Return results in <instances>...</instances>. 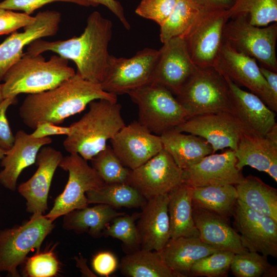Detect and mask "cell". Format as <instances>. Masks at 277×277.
Listing matches in <instances>:
<instances>
[{
	"mask_svg": "<svg viewBox=\"0 0 277 277\" xmlns=\"http://www.w3.org/2000/svg\"><path fill=\"white\" fill-rule=\"evenodd\" d=\"M100 99L117 101V95L105 91L100 83L85 80L76 72L52 89L28 94L19 114L24 124L33 129L43 122L58 125L83 111L91 102Z\"/></svg>",
	"mask_w": 277,
	"mask_h": 277,
	"instance_id": "6da1fadb",
	"label": "cell"
},
{
	"mask_svg": "<svg viewBox=\"0 0 277 277\" xmlns=\"http://www.w3.org/2000/svg\"><path fill=\"white\" fill-rule=\"evenodd\" d=\"M112 28L111 21L94 11L87 18L80 36L53 42L39 38L28 45L26 53L35 55L49 51L55 52L73 61L77 67L76 72L83 78L101 84L108 64Z\"/></svg>",
	"mask_w": 277,
	"mask_h": 277,
	"instance_id": "7a4b0ae2",
	"label": "cell"
},
{
	"mask_svg": "<svg viewBox=\"0 0 277 277\" xmlns=\"http://www.w3.org/2000/svg\"><path fill=\"white\" fill-rule=\"evenodd\" d=\"M88 106L89 110L70 125L72 131L63 142L67 152L78 154L87 161L103 150L107 141L125 125L117 101L96 100Z\"/></svg>",
	"mask_w": 277,
	"mask_h": 277,
	"instance_id": "3957f363",
	"label": "cell"
},
{
	"mask_svg": "<svg viewBox=\"0 0 277 277\" xmlns=\"http://www.w3.org/2000/svg\"><path fill=\"white\" fill-rule=\"evenodd\" d=\"M76 72L68 60L53 55L46 61L41 55L26 52L5 75L2 84L4 98L21 93L35 94L52 89L73 76Z\"/></svg>",
	"mask_w": 277,
	"mask_h": 277,
	"instance_id": "277c9868",
	"label": "cell"
},
{
	"mask_svg": "<svg viewBox=\"0 0 277 277\" xmlns=\"http://www.w3.org/2000/svg\"><path fill=\"white\" fill-rule=\"evenodd\" d=\"M127 94L137 107V121L154 134L160 136L189 118L175 95L157 83H148Z\"/></svg>",
	"mask_w": 277,
	"mask_h": 277,
	"instance_id": "5b68a950",
	"label": "cell"
},
{
	"mask_svg": "<svg viewBox=\"0 0 277 277\" xmlns=\"http://www.w3.org/2000/svg\"><path fill=\"white\" fill-rule=\"evenodd\" d=\"M189 118L212 113L233 114L224 77L214 68H199L175 96Z\"/></svg>",
	"mask_w": 277,
	"mask_h": 277,
	"instance_id": "8992f818",
	"label": "cell"
},
{
	"mask_svg": "<svg viewBox=\"0 0 277 277\" xmlns=\"http://www.w3.org/2000/svg\"><path fill=\"white\" fill-rule=\"evenodd\" d=\"M53 221L44 214H32L20 226L0 230V272L19 276L17 268L25 262L27 255L41 246L54 228Z\"/></svg>",
	"mask_w": 277,
	"mask_h": 277,
	"instance_id": "52a82bcc",
	"label": "cell"
},
{
	"mask_svg": "<svg viewBox=\"0 0 277 277\" xmlns=\"http://www.w3.org/2000/svg\"><path fill=\"white\" fill-rule=\"evenodd\" d=\"M223 41L236 50L258 60L260 65L277 72V23L258 27L244 15L229 19L223 30Z\"/></svg>",
	"mask_w": 277,
	"mask_h": 277,
	"instance_id": "ba28073f",
	"label": "cell"
},
{
	"mask_svg": "<svg viewBox=\"0 0 277 277\" xmlns=\"http://www.w3.org/2000/svg\"><path fill=\"white\" fill-rule=\"evenodd\" d=\"M229 20L227 10H201L180 37L185 41L193 63L199 68L213 67L223 42V30Z\"/></svg>",
	"mask_w": 277,
	"mask_h": 277,
	"instance_id": "9c48e42d",
	"label": "cell"
},
{
	"mask_svg": "<svg viewBox=\"0 0 277 277\" xmlns=\"http://www.w3.org/2000/svg\"><path fill=\"white\" fill-rule=\"evenodd\" d=\"M58 167L68 172L69 177L64 191L55 200L52 209L45 215L53 222L73 210L88 206L86 192L104 183L96 170L78 154L63 156Z\"/></svg>",
	"mask_w": 277,
	"mask_h": 277,
	"instance_id": "30bf717a",
	"label": "cell"
},
{
	"mask_svg": "<svg viewBox=\"0 0 277 277\" xmlns=\"http://www.w3.org/2000/svg\"><path fill=\"white\" fill-rule=\"evenodd\" d=\"M159 55V50L147 48L130 58L110 55L103 89L117 96L151 83Z\"/></svg>",
	"mask_w": 277,
	"mask_h": 277,
	"instance_id": "8fae6325",
	"label": "cell"
},
{
	"mask_svg": "<svg viewBox=\"0 0 277 277\" xmlns=\"http://www.w3.org/2000/svg\"><path fill=\"white\" fill-rule=\"evenodd\" d=\"M213 68L239 86L248 88L271 110L277 112V95L269 86L254 58L223 41Z\"/></svg>",
	"mask_w": 277,
	"mask_h": 277,
	"instance_id": "7c38bea8",
	"label": "cell"
},
{
	"mask_svg": "<svg viewBox=\"0 0 277 277\" xmlns=\"http://www.w3.org/2000/svg\"><path fill=\"white\" fill-rule=\"evenodd\" d=\"M183 183V170L164 149L142 165L131 170L128 182L147 200L168 194Z\"/></svg>",
	"mask_w": 277,
	"mask_h": 277,
	"instance_id": "4fadbf2b",
	"label": "cell"
},
{
	"mask_svg": "<svg viewBox=\"0 0 277 277\" xmlns=\"http://www.w3.org/2000/svg\"><path fill=\"white\" fill-rule=\"evenodd\" d=\"M163 44L151 82L163 86L176 96L199 67L192 61L183 37H174Z\"/></svg>",
	"mask_w": 277,
	"mask_h": 277,
	"instance_id": "5bb4252c",
	"label": "cell"
},
{
	"mask_svg": "<svg viewBox=\"0 0 277 277\" xmlns=\"http://www.w3.org/2000/svg\"><path fill=\"white\" fill-rule=\"evenodd\" d=\"M243 246L249 251L277 257V222L237 200L233 213Z\"/></svg>",
	"mask_w": 277,
	"mask_h": 277,
	"instance_id": "9a60e30c",
	"label": "cell"
},
{
	"mask_svg": "<svg viewBox=\"0 0 277 277\" xmlns=\"http://www.w3.org/2000/svg\"><path fill=\"white\" fill-rule=\"evenodd\" d=\"M174 129L203 138L210 144L213 153L226 148L235 150L244 132L235 116L226 112L192 116Z\"/></svg>",
	"mask_w": 277,
	"mask_h": 277,
	"instance_id": "2e32d148",
	"label": "cell"
},
{
	"mask_svg": "<svg viewBox=\"0 0 277 277\" xmlns=\"http://www.w3.org/2000/svg\"><path fill=\"white\" fill-rule=\"evenodd\" d=\"M110 142L116 155L130 170L142 165L163 149L160 136L137 121L125 125Z\"/></svg>",
	"mask_w": 277,
	"mask_h": 277,
	"instance_id": "e0dca14e",
	"label": "cell"
},
{
	"mask_svg": "<svg viewBox=\"0 0 277 277\" xmlns=\"http://www.w3.org/2000/svg\"><path fill=\"white\" fill-rule=\"evenodd\" d=\"M34 22L24 27L23 32H14L0 44V81L10 68L24 55L23 49L42 37L55 35L61 22V13L55 10L41 11Z\"/></svg>",
	"mask_w": 277,
	"mask_h": 277,
	"instance_id": "ac0fdd59",
	"label": "cell"
},
{
	"mask_svg": "<svg viewBox=\"0 0 277 277\" xmlns=\"http://www.w3.org/2000/svg\"><path fill=\"white\" fill-rule=\"evenodd\" d=\"M234 151L211 154L200 162L183 169L184 183L191 187L235 185L244 179L236 166Z\"/></svg>",
	"mask_w": 277,
	"mask_h": 277,
	"instance_id": "d6986e66",
	"label": "cell"
},
{
	"mask_svg": "<svg viewBox=\"0 0 277 277\" xmlns=\"http://www.w3.org/2000/svg\"><path fill=\"white\" fill-rule=\"evenodd\" d=\"M63 157L60 151L48 145L39 150L35 162L36 171L17 188L26 201V210L29 213L44 214L48 209V196L52 180Z\"/></svg>",
	"mask_w": 277,
	"mask_h": 277,
	"instance_id": "ffe728a7",
	"label": "cell"
},
{
	"mask_svg": "<svg viewBox=\"0 0 277 277\" xmlns=\"http://www.w3.org/2000/svg\"><path fill=\"white\" fill-rule=\"evenodd\" d=\"M224 77L228 86L233 114L244 132L265 136L276 123V113L256 94L242 89L229 78Z\"/></svg>",
	"mask_w": 277,
	"mask_h": 277,
	"instance_id": "44dd1931",
	"label": "cell"
},
{
	"mask_svg": "<svg viewBox=\"0 0 277 277\" xmlns=\"http://www.w3.org/2000/svg\"><path fill=\"white\" fill-rule=\"evenodd\" d=\"M168 194L147 200L136 225L141 249L160 251L170 239Z\"/></svg>",
	"mask_w": 277,
	"mask_h": 277,
	"instance_id": "7402d4cb",
	"label": "cell"
},
{
	"mask_svg": "<svg viewBox=\"0 0 277 277\" xmlns=\"http://www.w3.org/2000/svg\"><path fill=\"white\" fill-rule=\"evenodd\" d=\"M50 137L36 138L23 130L18 131L12 147L6 151L2 159L0 183L11 191L16 189L17 181L21 172L36 162L40 149L52 143Z\"/></svg>",
	"mask_w": 277,
	"mask_h": 277,
	"instance_id": "603a6c76",
	"label": "cell"
},
{
	"mask_svg": "<svg viewBox=\"0 0 277 277\" xmlns=\"http://www.w3.org/2000/svg\"><path fill=\"white\" fill-rule=\"evenodd\" d=\"M193 218L200 239L219 250L235 254L248 251L242 245L239 234L226 219L192 203Z\"/></svg>",
	"mask_w": 277,
	"mask_h": 277,
	"instance_id": "cb8c5ba5",
	"label": "cell"
},
{
	"mask_svg": "<svg viewBox=\"0 0 277 277\" xmlns=\"http://www.w3.org/2000/svg\"><path fill=\"white\" fill-rule=\"evenodd\" d=\"M219 250L205 244L199 237L181 236L170 239L157 252L169 268L186 276L197 261Z\"/></svg>",
	"mask_w": 277,
	"mask_h": 277,
	"instance_id": "d4e9b609",
	"label": "cell"
},
{
	"mask_svg": "<svg viewBox=\"0 0 277 277\" xmlns=\"http://www.w3.org/2000/svg\"><path fill=\"white\" fill-rule=\"evenodd\" d=\"M160 137L163 149L183 170L196 164L206 156L214 153L210 144L199 136L185 134L173 129Z\"/></svg>",
	"mask_w": 277,
	"mask_h": 277,
	"instance_id": "484cf974",
	"label": "cell"
},
{
	"mask_svg": "<svg viewBox=\"0 0 277 277\" xmlns=\"http://www.w3.org/2000/svg\"><path fill=\"white\" fill-rule=\"evenodd\" d=\"M236 166L242 170L249 166L260 171L267 172L270 163L277 161V143L267 136H258L243 132L234 150Z\"/></svg>",
	"mask_w": 277,
	"mask_h": 277,
	"instance_id": "4316f807",
	"label": "cell"
},
{
	"mask_svg": "<svg viewBox=\"0 0 277 277\" xmlns=\"http://www.w3.org/2000/svg\"><path fill=\"white\" fill-rule=\"evenodd\" d=\"M170 239L199 237L193 218L191 187L185 183L168 193Z\"/></svg>",
	"mask_w": 277,
	"mask_h": 277,
	"instance_id": "83f0119b",
	"label": "cell"
},
{
	"mask_svg": "<svg viewBox=\"0 0 277 277\" xmlns=\"http://www.w3.org/2000/svg\"><path fill=\"white\" fill-rule=\"evenodd\" d=\"M124 213L103 204L73 210L64 215L63 228L75 232H87L93 237L100 236L115 217Z\"/></svg>",
	"mask_w": 277,
	"mask_h": 277,
	"instance_id": "f1b7e54d",
	"label": "cell"
},
{
	"mask_svg": "<svg viewBox=\"0 0 277 277\" xmlns=\"http://www.w3.org/2000/svg\"><path fill=\"white\" fill-rule=\"evenodd\" d=\"M234 186L238 200L254 211L277 222V190L275 188L252 175L244 177L242 182Z\"/></svg>",
	"mask_w": 277,
	"mask_h": 277,
	"instance_id": "f546056e",
	"label": "cell"
},
{
	"mask_svg": "<svg viewBox=\"0 0 277 277\" xmlns=\"http://www.w3.org/2000/svg\"><path fill=\"white\" fill-rule=\"evenodd\" d=\"M118 267L129 277H184L169 268L156 251H133L122 259Z\"/></svg>",
	"mask_w": 277,
	"mask_h": 277,
	"instance_id": "4dcf8cb0",
	"label": "cell"
},
{
	"mask_svg": "<svg viewBox=\"0 0 277 277\" xmlns=\"http://www.w3.org/2000/svg\"><path fill=\"white\" fill-rule=\"evenodd\" d=\"M191 196L193 203L226 219L233 215L238 200L233 185L191 187Z\"/></svg>",
	"mask_w": 277,
	"mask_h": 277,
	"instance_id": "1f68e13d",
	"label": "cell"
},
{
	"mask_svg": "<svg viewBox=\"0 0 277 277\" xmlns=\"http://www.w3.org/2000/svg\"><path fill=\"white\" fill-rule=\"evenodd\" d=\"M88 204H103L115 207H143L147 200L139 191L127 183H104L86 192Z\"/></svg>",
	"mask_w": 277,
	"mask_h": 277,
	"instance_id": "d6a6232c",
	"label": "cell"
},
{
	"mask_svg": "<svg viewBox=\"0 0 277 277\" xmlns=\"http://www.w3.org/2000/svg\"><path fill=\"white\" fill-rule=\"evenodd\" d=\"M227 12L229 19L244 15L250 24L265 27L277 22V0H234Z\"/></svg>",
	"mask_w": 277,
	"mask_h": 277,
	"instance_id": "836d02e7",
	"label": "cell"
},
{
	"mask_svg": "<svg viewBox=\"0 0 277 277\" xmlns=\"http://www.w3.org/2000/svg\"><path fill=\"white\" fill-rule=\"evenodd\" d=\"M201 10L192 0H177L171 13L160 26L161 42L182 36Z\"/></svg>",
	"mask_w": 277,
	"mask_h": 277,
	"instance_id": "e575fe53",
	"label": "cell"
},
{
	"mask_svg": "<svg viewBox=\"0 0 277 277\" xmlns=\"http://www.w3.org/2000/svg\"><path fill=\"white\" fill-rule=\"evenodd\" d=\"M230 269L236 277H275L276 267L268 262L267 256L247 251L235 254Z\"/></svg>",
	"mask_w": 277,
	"mask_h": 277,
	"instance_id": "d590c367",
	"label": "cell"
},
{
	"mask_svg": "<svg viewBox=\"0 0 277 277\" xmlns=\"http://www.w3.org/2000/svg\"><path fill=\"white\" fill-rule=\"evenodd\" d=\"M91 161L104 183L128 184L131 170L122 163L111 146L107 145Z\"/></svg>",
	"mask_w": 277,
	"mask_h": 277,
	"instance_id": "8d00e7d4",
	"label": "cell"
},
{
	"mask_svg": "<svg viewBox=\"0 0 277 277\" xmlns=\"http://www.w3.org/2000/svg\"><path fill=\"white\" fill-rule=\"evenodd\" d=\"M234 254L231 251H217L197 261L191 267L189 274L199 276H222L230 269Z\"/></svg>",
	"mask_w": 277,
	"mask_h": 277,
	"instance_id": "74e56055",
	"label": "cell"
},
{
	"mask_svg": "<svg viewBox=\"0 0 277 277\" xmlns=\"http://www.w3.org/2000/svg\"><path fill=\"white\" fill-rule=\"evenodd\" d=\"M140 213L131 215L125 213L115 217L112 223L108 224L103 233L109 236L121 241L129 248L135 249L140 245V240L135 221Z\"/></svg>",
	"mask_w": 277,
	"mask_h": 277,
	"instance_id": "f35d334b",
	"label": "cell"
},
{
	"mask_svg": "<svg viewBox=\"0 0 277 277\" xmlns=\"http://www.w3.org/2000/svg\"><path fill=\"white\" fill-rule=\"evenodd\" d=\"M25 262V272L28 276L52 277L60 271L59 261L52 249L38 252Z\"/></svg>",
	"mask_w": 277,
	"mask_h": 277,
	"instance_id": "ab89813d",
	"label": "cell"
},
{
	"mask_svg": "<svg viewBox=\"0 0 277 277\" xmlns=\"http://www.w3.org/2000/svg\"><path fill=\"white\" fill-rule=\"evenodd\" d=\"M177 0H142L135 12L138 15L152 20L161 26L168 18Z\"/></svg>",
	"mask_w": 277,
	"mask_h": 277,
	"instance_id": "60d3db41",
	"label": "cell"
},
{
	"mask_svg": "<svg viewBox=\"0 0 277 277\" xmlns=\"http://www.w3.org/2000/svg\"><path fill=\"white\" fill-rule=\"evenodd\" d=\"M35 16L0 8V35L15 32L34 22Z\"/></svg>",
	"mask_w": 277,
	"mask_h": 277,
	"instance_id": "b9f144b4",
	"label": "cell"
},
{
	"mask_svg": "<svg viewBox=\"0 0 277 277\" xmlns=\"http://www.w3.org/2000/svg\"><path fill=\"white\" fill-rule=\"evenodd\" d=\"M57 2L71 3L84 7L92 6L88 0H4L0 2V8L22 11L30 15L44 5Z\"/></svg>",
	"mask_w": 277,
	"mask_h": 277,
	"instance_id": "7bdbcfd3",
	"label": "cell"
},
{
	"mask_svg": "<svg viewBox=\"0 0 277 277\" xmlns=\"http://www.w3.org/2000/svg\"><path fill=\"white\" fill-rule=\"evenodd\" d=\"M17 101L16 97L4 98L0 102V148L5 151L13 145L15 135L13 134L6 116L8 107Z\"/></svg>",
	"mask_w": 277,
	"mask_h": 277,
	"instance_id": "ee69618b",
	"label": "cell"
},
{
	"mask_svg": "<svg viewBox=\"0 0 277 277\" xmlns=\"http://www.w3.org/2000/svg\"><path fill=\"white\" fill-rule=\"evenodd\" d=\"M92 267L95 272L101 276H109L118 266L117 258L109 251H103L93 256Z\"/></svg>",
	"mask_w": 277,
	"mask_h": 277,
	"instance_id": "f6af8a7d",
	"label": "cell"
},
{
	"mask_svg": "<svg viewBox=\"0 0 277 277\" xmlns=\"http://www.w3.org/2000/svg\"><path fill=\"white\" fill-rule=\"evenodd\" d=\"M31 135L36 138L48 137L50 135H69L72 131V127L58 126L48 122H43L37 124Z\"/></svg>",
	"mask_w": 277,
	"mask_h": 277,
	"instance_id": "bcb514c9",
	"label": "cell"
},
{
	"mask_svg": "<svg viewBox=\"0 0 277 277\" xmlns=\"http://www.w3.org/2000/svg\"><path fill=\"white\" fill-rule=\"evenodd\" d=\"M93 7L102 5L111 11L120 21L123 26L127 30L130 29V25L124 13V9L120 3L116 0H88Z\"/></svg>",
	"mask_w": 277,
	"mask_h": 277,
	"instance_id": "7dc6e473",
	"label": "cell"
},
{
	"mask_svg": "<svg viewBox=\"0 0 277 277\" xmlns=\"http://www.w3.org/2000/svg\"><path fill=\"white\" fill-rule=\"evenodd\" d=\"M201 10L229 9L234 0H192Z\"/></svg>",
	"mask_w": 277,
	"mask_h": 277,
	"instance_id": "c3c4849f",
	"label": "cell"
},
{
	"mask_svg": "<svg viewBox=\"0 0 277 277\" xmlns=\"http://www.w3.org/2000/svg\"><path fill=\"white\" fill-rule=\"evenodd\" d=\"M259 68L262 74L267 82L269 86L273 93L277 95V72L261 65L259 66Z\"/></svg>",
	"mask_w": 277,
	"mask_h": 277,
	"instance_id": "681fc988",
	"label": "cell"
},
{
	"mask_svg": "<svg viewBox=\"0 0 277 277\" xmlns=\"http://www.w3.org/2000/svg\"><path fill=\"white\" fill-rule=\"evenodd\" d=\"M5 153H6V151L5 150L0 148V160H2L4 157L5 154Z\"/></svg>",
	"mask_w": 277,
	"mask_h": 277,
	"instance_id": "f907efd6",
	"label": "cell"
},
{
	"mask_svg": "<svg viewBox=\"0 0 277 277\" xmlns=\"http://www.w3.org/2000/svg\"><path fill=\"white\" fill-rule=\"evenodd\" d=\"M4 98L2 92V84H0V102L3 100Z\"/></svg>",
	"mask_w": 277,
	"mask_h": 277,
	"instance_id": "816d5d0a",
	"label": "cell"
}]
</instances>
